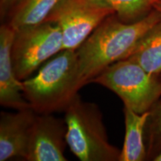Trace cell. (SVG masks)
Segmentation results:
<instances>
[{
	"label": "cell",
	"mask_w": 161,
	"mask_h": 161,
	"mask_svg": "<svg viewBox=\"0 0 161 161\" xmlns=\"http://www.w3.org/2000/svg\"><path fill=\"white\" fill-rule=\"evenodd\" d=\"M66 141L81 161H120L121 151L108 140L99 107L76 95L64 110Z\"/></svg>",
	"instance_id": "obj_3"
},
{
	"label": "cell",
	"mask_w": 161,
	"mask_h": 161,
	"mask_svg": "<svg viewBox=\"0 0 161 161\" xmlns=\"http://www.w3.org/2000/svg\"><path fill=\"white\" fill-rule=\"evenodd\" d=\"M66 134L64 118H58L53 114H37L30 133L25 160L66 161Z\"/></svg>",
	"instance_id": "obj_7"
},
{
	"label": "cell",
	"mask_w": 161,
	"mask_h": 161,
	"mask_svg": "<svg viewBox=\"0 0 161 161\" xmlns=\"http://www.w3.org/2000/svg\"><path fill=\"white\" fill-rule=\"evenodd\" d=\"M123 102L124 107L142 114L161 98V76L153 75L130 58L111 64L92 78Z\"/></svg>",
	"instance_id": "obj_4"
},
{
	"label": "cell",
	"mask_w": 161,
	"mask_h": 161,
	"mask_svg": "<svg viewBox=\"0 0 161 161\" xmlns=\"http://www.w3.org/2000/svg\"><path fill=\"white\" fill-rule=\"evenodd\" d=\"M128 58L148 73L161 76V21L142 37Z\"/></svg>",
	"instance_id": "obj_12"
},
{
	"label": "cell",
	"mask_w": 161,
	"mask_h": 161,
	"mask_svg": "<svg viewBox=\"0 0 161 161\" xmlns=\"http://www.w3.org/2000/svg\"><path fill=\"white\" fill-rule=\"evenodd\" d=\"M147 160L154 159L161 153V98L149 110L144 132Z\"/></svg>",
	"instance_id": "obj_14"
},
{
	"label": "cell",
	"mask_w": 161,
	"mask_h": 161,
	"mask_svg": "<svg viewBox=\"0 0 161 161\" xmlns=\"http://www.w3.org/2000/svg\"><path fill=\"white\" fill-rule=\"evenodd\" d=\"M153 161H161V153L160 154H159L154 159V160Z\"/></svg>",
	"instance_id": "obj_17"
},
{
	"label": "cell",
	"mask_w": 161,
	"mask_h": 161,
	"mask_svg": "<svg viewBox=\"0 0 161 161\" xmlns=\"http://www.w3.org/2000/svg\"><path fill=\"white\" fill-rule=\"evenodd\" d=\"M115 11L119 19L126 23L139 21L154 9L160 0H104Z\"/></svg>",
	"instance_id": "obj_13"
},
{
	"label": "cell",
	"mask_w": 161,
	"mask_h": 161,
	"mask_svg": "<svg viewBox=\"0 0 161 161\" xmlns=\"http://www.w3.org/2000/svg\"><path fill=\"white\" fill-rule=\"evenodd\" d=\"M15 31L3 23L0 27V104L20 110L30 108L23 95V81L14 69L11 46Z\"/></svg>",
	"instance_id": "obj_9"
},
{
	"label": "cell",
	"mask_w": 161,
	"mask_h": 161,
	"mask_svg": "<svg viewBox=\"0 0 161 161\" xmlns=\"http://www.w3.org/2000/svg\"><path fill=\"white\" fill-rule=\"evenodd\" d=\"M160 21L154 8L131 23L122 22L116 14L107 17L76 50L83 85L90 84L108 66L129 57L142 37Z\"/></svg>",
	"instance_id": "obj_1"
},
{
	"label": "cell",
	"mask_w": 161,
	"mask_h": 161,
	"mask_svg": "<svg viewBox=\"0 0 161 161\" xmlns=\"http://www.w3.org/2000/svg\"><path fill=\"white\" fill-rule=\"evenodd\" d=\"M123 113L125 136L120 161L147 160L144 132L149 111L140 114L124 107Z\"/></svg>",
	"instance_id": "obj_11"
},
{
	"label": "cell",
	"mask_w": 161,
	"mask_h": 161,
	"mask_svg": "<svg viewBox=\"0 0 161 161\" xmlns=\"http://www.w3.org/2000/svg\"><path fill=\"white\" fill-rule=\"evenodd\" d=\"M12 1L13 0H0V17H1L2 21L5 19Z\"/></svg>",
	"instance_id": "obj_15"
},
{
	"label": "cell",
	"mask_w": 161,
	"mask_h": 161,
	"mask_svg": "<svg viewBox=\"0 0 161 161\" xmlns=\"http://www.w3.org/2000/svg\"><path fill=\"white\" fill-rule=\"evenodd\" d=\"M64 49L60 28L50 22L16 30L11 46L14 69L23 81Z\"/></svg>",
	"instance_id": "obj_5"
},
{
	"label": "cell",
	"mask_w": 161,
	"mask_h": 161,
	"mask_svg": "<svg viewBox=\"0 0 161 161\" xmlns=\"http://www.w3.org/2000/svg\"><path fill=\"white\" fill-rule=\"evenodd\" d=\"M114 14V10L104 0H61L45 22L60 28L64 49L77 50L94 30Z\"/></svg>",
	"instance_id": "obj_6"
},
{
	"label": "cell",
	"mask_w": 161,
	"mask_h": 161,
	"mask_svg": "<svg viewBox=\"0 0 161 161\" xmlns=\"http://www.w3.org/2000/svg\"><path fill=\"white\" fill-rule=\"evenodd\" d=\"M61 0H13L3 23L14 31L44 23Z\"/></svg>",
	"instance_id": "obj_10"
},
{
	"label": "cell",
	"mask_w": 161,
	"mask_h": 161,
	"mask_svg": "<svg viewBox=\"0 0 161 161\" xmlns=\"http://www.w3.org/2000/svg\"><path fill=\"white\" fill-rule=\"evenodd\" d=\"M24 97L37 114L64 111L84 86L76 50L63 49L23 81Z\"/></svg>",
	"instance_id": "obj_2"
},
{
	"label": "cell",
	"mask_w": 161,
	"mask_h": 161,
	"mask_svg": "<svg viewBox=\"0 0 161 161\" xmlns=\"http://www.w3.org/2000/svg\"><path fill=\"white\" fill-rule=\"evenodd\" d=\"M37 114L31 108L0 114V161L25 160L31 130Z\"/></svg>",
	"instance_id": "obj_8"
},
{
	"label": "cell",
	"mask_w": 161,
	"mask_h": 161,
	"mask_svg": "<svg viewBox=\"0 0 161 161\" xmlns=\"http://www.w3.org/2000/svg\"><path fill=\"white\" fill-rule=\"evenodd\" d=\"M154 8L155 9L159 14H160V17H161V0H160V1H158V3H156L155 4H154Z\"/></svg>",
	"instance_id": "obj_16"
}]
</instances>
